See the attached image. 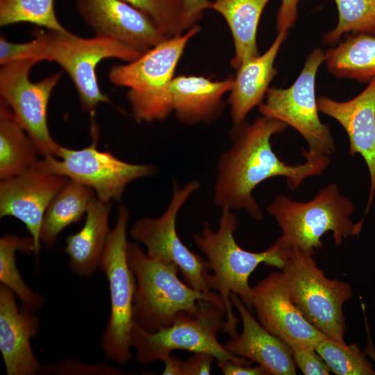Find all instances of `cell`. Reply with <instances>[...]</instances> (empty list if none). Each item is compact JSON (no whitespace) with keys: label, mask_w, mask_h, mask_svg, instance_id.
<instances>
[{"label":"cell","mask_w":375,"mask_h":375,"mask_svg":"<svg viewBox=\"0 0 375 375\" xmlns=\"http://www.w3.org/2000/svg\"><path fill=\"white\" fill-rule=\"evenodd\" d=\"M283 122L261 115L252 123L234 125L231 146L220 156L214 186V201L222 208L245 210L260 220L262 211L253 190L265 180L283 176L290 190L298 189L306 178L320 175L330 164V157L306 160L288 165L273 151L271 138L287 128Z\"/></svg>","instance_id":"1"},{"label":"cell","mask_w":375,"mask_h":375,"mask_svg":"<svg viewBox=\"0 0 375 375\" xmlns=\"http://www.w3.org/2000/svg\"><path fill=\"white\" fill-rule=\"evenodd\" d=\"M218 228L214 231L208 222L203 224L201 234L193 236L196 246L203 253L209 264L212 289L218 292L226 311V324L223 332L229 336L237 333L240 320L233 312L231 293L240 297L252 309L251 290L249 279L261 263L283 269L290 251L276 240L267 250L251 252L241 248L235 242L234 233L239 219L228 208H222Z\"/></svg>","instance_id":"2"},{"label":"cell","mask_w":375,"mask_h":375,"mask_svg":"<svg viewBox=\"0 0 375 375\" xmlns=\"http://www.w3.org/2000/svg\"><path fill=\"white\" fill-rule=\"evenodd\" d=\"M353 209L352 201L340 193L335 183L319 189L310 201H292L280 194L266 207L281 229L277 239L281 244L312 256L322 248V238L328 232L333 233L338 246L344 239L360 235L364 221L353 222Z\"/></svg>","instance_id":"3"},{"label":"cell","mask_w":375,"mask_h":375,"mask_svg":"<svg viewBox=\"0 0 375 375\" xmlns=\"http://www.w3.org/2000/svg\"><path fill=\"white\" fill-rule=\"evenodd\" d=\"M126 253L136 282L134 322L146 332L153 333L169 326L181 312L195 313L199 300L225 306L218 293L193 289L179 279L178 267L158 261L138 244L128 242Z\"/></svg>","instance_id":"4"},{"label":"cell","mask_w":375,"mask_h":375,"mask_svg":"<svg viewBox=\"0 0 375 375\" xmlns=\"http://www.w3.org/2000/svg\"><path fill=\"white\" fill-rule=\"evenodd\" d=\"M199 31V26L194 25L181 35L166 38L138 58L110 69V81L128 88L126 97L136 121H162L172 112L169 85L185 47Z\"/></svg>","instance_id":"5"},{"label":"cell","mask_w":375,"mask_h":375,"mask_svg":"<svg viewBox=\"0 0 375 375\" xmlns=\"http://www.w3.org/2000/svg\"><path fill=\"white\" fill-rule=\"evenodd\" d=\"M226 324V311L224 304L199 300L195 313L181 312L172 324L153 333L142 330L135 322L131 332L132 348L135 350V360L141 365L162 361L175 350L193 353L204 352L217 360H232L240 363L252 361L233 356L227 352L217 338Z\"/></svg>","instance_id":"6"},{"label":"cell","mask_w":375,"mask_h":375,"mask_svg":"<svg viewBox=\"0 0 375 375\" xmlns=\"http://www.w3.org/2000/svg\"><path fill=\"white\" fill-rule=\"evenodd\" d=\"M33 34L40 38L45 60L59 65L70 77L78 94L81 107L94 117L101 103H110L98 83L96 69L104 59L131 62L142 52L114 39L95 35L78 37L71 32L37 28Z\"/></svg>","instance_id":"7"},{"label":"cell","mask_w":375,"mask_h":375,"mask_svg":"<svg viewBox=\"0 0 375 375\" xmlns=\"http://www.w3.org/2000/svg\"><path fill=\"white\" fill-rule=\"evenodd\" d=\"M129 215L125 206L118 207L116 223L108 235L99 267L107 278L110 301L101 347L107 359L120 365L129 362L133 356L131 332L136 282L126 253Z\"/></svg>","instance_id":"8"},{"label":"cell","mask_w":375,"mask_h":375,"mask_svg":"<svg viewBox=\"0 0 375 375\" xmlns=\"http://www.w3.org/2000/svg\"><path fill=\"white\" fill-rule=\"evenodd\" d=\"M325 53L316 48L309 54L294 83L288 88H269L258 106L261 115L278 119L294 128L306 141V160L330 156L335 145L330 127L319 117L315 78Z\"/></svg>","instance_id":"9"},{"label":"cell","mask_w":375,"mask_h":375,"mask_svg":"<svg viewBox=\"0 0 375 375\" xmlns=\"http://www.w3.org/2000/svg\"><path fill=\"white\" fill-rule=\"evenodd\" d=\"M281 275L304 317L327 338L344 341L347 326L342 307L352 298L350 285L329 279L313 256L298 251H290Z\"/></svg>","instance_id":"10"},{"label":"cell","mask_w":375,"mask_h":375,"mask_svg":"<svg viewBox=\"0 0 375 375\" xmlns=\"http://www.w3.org/2000/svg\"><path fill=\"white\" fill-rule=\"evenodd\" d=\"M91 134L89 146L81 149L60 146L56 157H44L37 169L85 185L94 191L97 198L106 202L120 201L130 183L156 173L154 165L127 162L110 151H100L97 147L98 128L94 117H91Z\"/></svg>","instance_id":"11"},{"label":"cell","mask_w":375,"mask_h":375,"mask_svg":"<svg viewBox=\"0 0 375 375\" xmlns=\"http://www.w3.org/2000/svg\"><path fill=\"white\" fill-rule=\"evenodd\" d=\"M199 188L197 181H190L183 188L174 181L171 201L163 213L157 218H140L133 224L129 234L146 247L149 256L165 265L178 267L189 286L209 294L212 292L208 260L183 243L176 228L179 210Z\"/></svg>","instance_id":"12"},{"label":"cell","mask_w":375,"mask_h":375,"mask_svg":"<svg viewBox=\"0 0 375 375\" xmlns=\"http://www.w3.org/2000/svg\"><path fill=\"white\" fill-rule=\"evenodd\" d=\"M40 60L24 58L10 62L0 69V100L12 110L17 122L44 157H56L61 145L52 138L47 122V108L51 92L61 78L52 73L32 82L29 73Z\"/></svg>","instance_id":"13"},{"label":"cell","mask_w":375,"mask_h":375,"mask_svg":"<svg viewBox=\"0 0 375 375\" xmlns=\"http://www.w3.org/2000/svg\"><path fill=\"white\" fill-rule=\"evenodd\" d=\"M251 306L260 324L290 347L315 349L327 338L304 317L292 301L281 272L269 274L252 288Z\"/></svg>","instance_id":"14"},{"label":"cell","mask_w":375,"mask_h":375,"mask_svg":"<svg viewBox=\"0 0 375 375\" xmlns=\"http://www.w3.org/2000/svg\"><path fill=\"white\" fill-rule=\"evenodd\" d=\"M68 180L37 169L0 182V217H13L26 226L35 244V256L41 248L40 230L45 212Z\"/></svg>","instance_id":"15"},{"label":"cell","mask_w":375,"mask_h":375,"mask_svg":"<svg viewBox=\"0 0 375 375\" xmlns=\"http://www.w3.org/2000/svg\"><path fill=\"white\" fill-rule=\"evenodd\" d=\"M76 7L95 35L142 53L167 38L148 16L123 0H76Z\"/></svg>","instance_id":"16"},{"label":"cell","mask_w":375,"mask_h":375,"mask_svg":"<svg viewBox=\"0 0 375 375\" xmlns=\"http://www.w3.org/2000/svg\"><path fill=\"white\" fill-rule=\"evenodd\" d=\"M319 112L335 119L344 129L349 142V153L360 154L369 173L370 190L365 214L375 193V77L354 98L338 101L328 97L317 99Z\"/></svg>","instance_id":"17"},{"label":"cell","mask_w":375,"mask_h":375,"mask_svg":"<svg viewBox=\"0 0 375 375\" xmlns=\"http://www.w3.org/2000/svg\"><path fill=\"white\" fill-rule=\"evenodd\" d=\"M15 294L0 285V351L7 375L39 374L42 364L35 356L31 338L38 333L40 319L22 306L19 308Z\"/></svg>","instance_id":"18"},{"label":"cell","mask_w":375,"mask_h":375,"mask_svg":"<svg viewBox=\"0 0 375 375\" xmlns=\"http://www.w3.org/2000/svg\"><path fill=\"white\" fill-rule=\"evenodd\" d=\"M230 300L239 312L242 330L241 333L230 336L222 344L224 349L233 356L256 362L269 374H297L290 346L267 331L238 295L231 293Z\"/></svg>","instance_id":"19"},{"label":"cell","mask_w":375,"mask_h":375,"mask_svg":"<svg viewBox=\"0 0 375 375\" xmlns=\"http://www.w3.org/2000/svg\"><path fill=\"white\" fill-rule=\"evenodd\" d=\"M232 83L233 76L215 81L203 76H174L169 88L172 112L185 124L210 123L222 114L224 96Z\"/></svg>","instance_id":"20"},{"label":"cell","mask_w":375,"mask_h":375,"mask_svg":"<svg viewBox=\"0 0 375 375\" xmlns=\"http://www.w3.org/2000/svg\"><path fill=\"white\" fill-rule=\"evenodd\" d=\"M287 35L288 31L278 32L265 53L236 69L227 100L234 125L244 122L249 112L264 100L269 84L277 74L274 61Z\"/></svg>","instance_id":"21"},{"label":"cell","mask_w":375,"mask_h":375,"mask_svg":"<svg viewBox=\"0 0 375 375\" xmlns=\"http://www.w3.org/2000/svg\"><path fill=\"white\" fill-rule=\"evenodd\" d=\"M111 202L94 198L86 211L81 230L66 238L65 252L70 269L80 276H90L99 267L102 253L111 229L109 214Z\"/></svg>","instance_id":"22"},{"label":"cell","mask_w":375,"mask_h":375,"mask_svg":"<svg viewBox=\"0 0 375 375\" xmlns=\"http://www.w3.org/2000/svg\"><path fill=\"white\" fill-rule=\"evenodd\" d=\"M270 0H212L211 9L226 22L234 44L231 65L238 69L247 60L260 55L257 31L261 15Z\"/></svg>","instance_id":"23"},{"label":"cell","mask_w":375,"mask_h":375,"mask_svg":"<svg viewBox=\"0 0 375 375\" xmlns=\"http://www.w3.org/2000/svg\"><path fill=\"white\" fill-rule=\"evenodd\" d=\"M38 149L17 122L11 109L0 100V178L37 170Z\"/></svg>","instance_id":"24"},{"label":"cell","mask_w":375,"mask_h":375,"mask_svg":"<svg viewBox=\"0 0 375 375\" xmlns=\"http://www.w3.org/2000/svg\"><path fill=\"white\" fill-rule=\"evenodd\" d=\"M329 73L338 78L369 83L375 77V36L351 34L325 53Z\"/></svg>","instance_id":"25"},{"label":"cell","mask_w":375,"mask_h":375,"mask_svg":"<svg viewBox=\"0 0 375 375\" xmlns=\"http://www.w3.org/2000/svg\"><path fill=\"white\" fill-rule=\"evenodd\" d=\"M95 197L92 188L69 179L45 212L40 230L41 243L51 248L63 229L80 221Z\"/></svg>","instance_id":"26"},{"label":"cell","mask_w":375,"mask_h":375,"mask_svg":"<svg viewBox=\"0 0 375 375\" xmlns=\"http://www.w3.org/2000/svg\"><path fill=\"white\" fill-rule=\"evenodd\" d=\"M35 254L33 238L6 234L0 238V281L8 288L22 302V306L33 312L42 308L44 299L40 294L30 289L16 265L15 253Z\"/></svg>","instance_id":"27"},{"label":"cell","mask_w":375,"mask_h":375,"mask_svg":"<svg viewBox=\"0 0 375 375\" xmlns=\"http://www.w3.org/2000/svg\"><path fill=\"white\" fill-rule=\"evenodd\" d=\"M20 22L51 31L69 32L56 17L54 0H0V26Z\"/></svg>","instance_id":"28"},{"label":"cell","mask_w":375,"mask_h":375,"mask_svg":"<svg viewBox=\"0 0 375 375\" xmlns=\"http://www.w3.org/2000/svg\"><path fill=\"white\" fill-rule=\"evenodd\" d=\"M338 11L336 26L323 36L325 44L333 45L347 33L375 36V0H335Z\"/></svg>","instance_id":"29"},{"label":"cell","mask_w":375,"mask_h":375,"mask_svg":"<svg viewBox=\"0 0 375 375\" xmlns=\"http://www.w3.org/2000/svg\"><path fill=\"white\" fill-rule=\"evenodd\" d=\"M331 372L337 375H375L371 362L358 344H347L326 338L315 347Z\"/></svg>","instance_id":"30"},{"label":"cell","mask_w":375,"mask_h":375,"mask_svg":"<svg viewBox=\"0 0 375 375\" xmlns=\"http://www.w3.org/2000/svg\"><path fill=\"white\" fill-rule=\"evenodd\" d=\"M153 22L159 31L170 38L185 32L183 0H123Z\"/></svg>","instance_id":"31"},{"label":"cell","mask_w":375,"mask_h":375,"mask_svg":"<svg viewBox=\"0 0 375 375\" xmlns=\"http://www.w3.org/2000/svg\"><path fill=\"white\" fill-rule=\"evenodd\" d=\"M39 374L125 375L131 374L103 364H88L76 360L65 359L45 365H42Z\"/></svg>","instance_id":"32"},{"label":"cell","mask_w":375,"mask_h":375,"mask_svg":"<svg viewBox=\"0 0 375 375\" xmlns=\"http://www.w3.org/2000/svg\"><path fill=\"white\" fill-rule=\"evenodd\" d=\"M23 43L12 42L4 35L0 36V65L24 58H38L45 60L43 56V44L39 36Z\"/></svg>","instance_id":"33"},{"label":"cell","mask_w":375,"mask_h":375,"mask_svg":"<svg viewBox=\"0 0 375 375\" xmlns=\"http://www.w3.org/2000/svg\"><path fill=\"white\" fill-rule=\"evenodd\" d=\"M296 367L305 375H328L331 370L315 351L300 345L290 347Z\"/></svg>","instance_id":"34"},{"label":"cell","mask_w":375,"mask_h":375,"mask_svg":"<svg viewBox=\"0 0 375 375\" xmlns=\"http://www.w3.org/2000/svg\"><path fill=\"white\" fill-rule=\"evenodd\" d=\"M215 358L211 354L198 352L180 362V375H208Z\"/></svg>","instance_id":"35"},{"label":"cell","mask_w":375,"mask_h":375,"mask_svg":"<svg viewBox=\"0 0 375 375\" xmlns=\"http://www.w3.org/2000/svg\"><path fill=\"white\" fill-rule=\"evenodd\" d=\"M252 362L240 363L232 360H217V367L224 375H269L262 367H251Z\"/></svg>","instance_id":"36"},{"label":"cell","mask_w":375,"mask_h":375,"mask_svg":"<svg viewBox=\"0 0 375 375\" xmlns=\"http://www.w3.org/2000/svg\"><path fill=\"white\" fill-rule=\"evenodd\" d=\"M183 3L186 30L197 25L204 12L212 8V1L210 0H183Z\"/></svg>","instance_id":"37"},{"label":"cell","mask_w":375,"mask_h":375,"mask_svg":"<svg viewBox=\"0 0 375 375\" xmlns=\"http://www.w3.org/2000/svg\"><path fill=\"white\" fill-rule=\"evenodd\" d=\"M300 0H281L276 16L278 32L288 31L297 19V6Z\"/></svg>","instance_id":"38"},{"label":"cell","mask_w":375,"mask_h":375,"mask_svg":"<svg viewBox=\"0 0 375 375\" xmlns=\"http://www.w3.org/2000/svg\"><path fill=\"white\" fill-rule=\"evenodd\" d=\"M362 311L365 316L364 317L365 325V330H366V333L367 336V345L365 347L364 351L366 356L370 357L375 363V349L374 347L373 342L371 339L370 332H369V326H368L367 317H366L365 306L363 303H362Z\"/></svg>","instance_id":"39"}]
</instances>
